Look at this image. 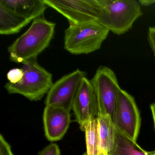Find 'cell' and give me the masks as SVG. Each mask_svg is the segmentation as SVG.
Instances as JSON below:
<instances>
[{
	"mask_svg": "<svg viewBox=\"0 0 155 155\" xmlns=\"http://www.w3.org/2000/svg\"><path fill=\"white\" fill-rule=\"evenodd\" d=\"M55 27V23L43 17L34 20L27 31L8 48L11 61L23 64L37 59L50 44Z\"/></svg>",
	"mask_w": 155,
	"mask_h": 155,
	"instance_id": "1",
	"label": "cell"
},
{
	"mask_svg": "<svg viewBox=\"0 0 155 155\" xmlns=\"http://www.w3.org/2000/svg\"><path fill=\"white\" fill-rule=\"evenodd\" d=\"M100 8L98 22L117 35L125 34L142 14L136 0H97Z\"/></svg>",
	"mask_w": 155,
	"mask_h": 155,
	"instance_id": "2",
	"label": "cell"
},
{
	"mask_svg": "<svg viewBox=\"0 0 155 155\" xmlns=\"http://www.w3.org/2000/svg\"><path fill=\"white\" fill-rule=\"evenodd\" d=\"M109 32L98 21L69 25L65 31L64 48L73 55L92 53L101 48Z\"/></svg>",
	"mask_w": 155,
	"mask_h": 155,
	"instance_id": "3",
	"label": "cell"
},
{
	"mask_svg": "<svg viewBox=\"0 0 155 155\" xmlns=\"http://www.w3.org/2000/svg\"><path fill=\"white\" fill-rule=\"evenodd\" d=\"M22 64V80L16 84L8 82L5 89L10 94H19L31 101L41 100L53 85L52 74L40 66L37 59Z\"/></svg>",
	"mask_w": 155,
	"mask_h": 155,
	"instance_id": "4",
	"label": "cell"
},
{
	"mask_svg": "<svg viewBox=\"0 0 155 155\" xmlns=\"http://www.w3.org/2000/svg\"><path fill=\"white\" fill-rule=\"evenodd\" d=\"M47 7L56 10L78 25L98 21L100 8L97 0H43Z\"/></svg>",
	"mask_w": 155,
	"mask_h": 155,
	"instance_id": "5",
	"label": "cell"
},
{
	"mask_svg": "<svg viewBox=\"0 0 155 155\" xmlns=\"http://www.w3.org/2000/svg\"><path fill=\"white\" fill-rule=\"evenodd\" d=\"M91 81L96 93L98 110L106 111L113 120L119 93L121 89L116 74L110 68L100 66Z\"/></svg>",
	"mask_w": 155,
	"mask_h": 155,
	"instance_id": "6",
	"label": "cell"
},
{
	"mask_svg": "<svg viewBox=\"0 0 155 155\" xmlns=\"http://www.w3.org/2000/svg\"><path fill=\"white\" fill-rule=\"evenodd\" d=\"M113 121L117 129L137 142L141 125L140 114L134 97L124 90L119 93Z\"/></svg>",
	"mask_w": 155,
	"mask_h": 155,
	"instance_id": "7",
	"label": "cell"
},
{
	"mask_svg": "<svg viewBox=\"0 0 155 155\" xmlns=\"http://www.w3.org/2000/svg\"><path fill=\"white\" fill-rule=\"evenodd\" d=\"M86 76V72L79 69L63 76L53 83L47 94L46 106L61 108L71 111L81 80Z\"/></svg>",
	"mask_w": 155,
	"mask_h": 155,
	"instance_id": "8",
	"label": "cell"
},
{
	"mask_svg": "<svg viewBox=\"0 0 155 155\" xmlns=\"http://www.w3.org/2000/svg\"><path fill=\"white\" fill-rule=\"evenodd\" d=\"M80 129L84 131L86 124L97 117V101L94 87L87 77L81 80L72 104V110Z\"/></svg>",
	"mask_w": 155,
	"mask_h": 155,
	"instance_id": "9",
	"label": "cell"
},
{
	"mask_svg": "<svg viewBox=\"0 0 155 155\" xmlns=\"http://www.w3.org/2000/svg\"><path fill=\"white\" fill-rule=\"evenodd\" d=\"M44 132L49 141L60 140L67 133L71 122L70 111L61 108L46 106L43 114Z\"/></svg>",
	"mask_w": 155,
	"mask_h": 155,
	"instance_id": "10",
	"label": "cell"
},
{
	"mask_svg": "<svg viewBox=\"0 0 155 155\" xmlns=\"http://www.w3.org/2000/svg\"><path fill=\"white\" fill-rule=\"evenodd\" d=\"M0 6L31 21L43 17L48 7L43 0H1Z\"/></svg>",
	"mask_w": 155,
	"mask_h": 155,
	"instance_id": "11",
	"label": "cell"
},
{
	"mask_svg": "<svg viewBox=\"0 0 155 155\" xmlns=\"http://www.w3.org/2000/svg\"><path fill=\"white\" fill-rule=\"evenodd\" d=\"M99 123L101 150L108 153L113 147L116 137V127L111 116L104 110H98Z\"/></svg>",
	"mask_w": 155,
	"mask_h": 155,
	"instance_id": "12",
	"label": "cell"
},
{
	"mask_svg": "<svg viewBox=\"0 0 155 155\" xmlns=\"http://www.w3.org/2000/svg\"><path fill=\"white\" fill-rule=\"evenodd\" d=\"M31 21L0 6V34H17L31 22Z\"/></svg>",
	"mask_w": 155,
	"mask_h": 155,
	"instance_id": "13",
	"label": "cell"
},
{
	"mask_svg": "<svg viewBox=\"0 0 155 155\" xmlns=\"http://www.w3.org/2000/svg\"><path fill=\"white\" fill-rule=\"evenodd\" d=\"M108 155H150L137 142L130 138L116 127V137L113 147Z\"/></svg>",
	"mask_w": 155,
	"mask_h": 155,
	"instance_id": "14",
	"label": "cell"
},
{
	"mask_svg": "<svg viewBox=\"0 0 155 155\" xmlns=\"http://www.w3.org/2000/svg\"><path fill=\"white\" fill-rule=\"evenodd\" d=\"M83 131L85 133L87 149L83 155H100L101 147L97 117L86 124Z\"/></svg>",
	"mask_w": 155,
	"mask_h": 155,
	"instance_id": "15",
	"label": "cell"
},
{
	"mask_svg": "<svg viewBox=\"0 0 155 155\" xmlns=\"http://www.w3.org/2000/svg\"><path fill=\"white\" fill-rule=\"evenodd\" d=\"M24 73L22 69L15 68L12 69L7 73V79L9 82L12 84L19 83L22 80Z\"/></svg>",
	"mask_w": 155,
	"mask_h": 155,
	"instance_id": "16",
	"label": "cell"
},
{
	"mask_svg": "<svg viewBox=\"0 0 155 155\" xmlns=\"http://www.w3.org/2000/svg\"><path fill=\"white\" fill-rule=\"evenodd\" d=\"M38 155H61V153L59 146L52 143L46 146Z\"/></svg>",
	"mask_w": 155,
	"mask_h": 155,
	"instance_id": "17",
	"label": "cell"
},
{
	"mask_svg": "<svg viewBox=\"0 0 155 155\" xmlns=\"http://www.w3.org/2000/svg\"><path fill=\"white\" fill-rule=\"evenodd\" d=\"M0 155H14L10 145L2 134L0 135Z\"/></svg>",
	"mask_w": 155,
	"mask_h": 155,
	"instance_id": "18",
	"label": "cell"
},
{
	"mask_svg": "<svg viewBox=\"0 0 155 155\" xmlns=\"http://www.w3.org/2000/svg\"><path fill=\"white\" fill-rule=\"evenodd\" d=\"M147 40L155 58V27L149 28L147 32Z\"/></svg>",
	"mask_w": 155,
	"mask_h": 155,
	"instance_id": "19",
	"label": "cell"
},
{
	"mask_svg": "<svg viewBox=\"0 0 155 155\" xmlns=\"http://www.w3.org/2000/svg\"><path fill=\"white\" fill-rule=\"evenodd\" d=\"M138 2L140 6L143 7H147L155 3V1L154 0H140Z\"/></svg>",
	"mask_w": 155,
	"mask_h": 155,
	"instance_id": "20",
	"label": "cell"
},
{
	"mask_svg": "<svg viewBox=\"0 0 155 155\" xmlns=\"http://www.w3.org/2000/svg\"><path fill=\"white\" fill-rule=\"evenodd\" d=\"M150 109L152 113V117H153V121H154V127L155 128V105L153 103L150 106Z\"/></svg>",
	"mask_w": 155,
	"mask_h": 155,
	"instance_id": "21",
	"label": "cell"
},
{
	"mask_svg": "<svg viewBox=\"0 0 155 155\" xmlns=\"http://www.w3.org/2000/svg\"><path fill=\"white\" fill-rule=\"evenodd\" d=\"M100 155H108V154L107 152L103 151V150H101Z\"/></svg>",
	"mask_w": 155,
	"mask_h": 155,
	"instance_id": "22",
	"label": "cell"
},
{
	"mask_svg": "<svg viewBox=\"0 0 155 155\" xmlns=\"http://www.w3.org/2000/svg\"><path fill=\"white\" fill-rule=\"evenodd\" d=\"M150 155H155V150L154 151H149Z\"/></svg>",
	"mask_w": 155,
	"mask_h": 155,
	"instance_id": "23",
	"label": "cell"
},
{
	"mask_svg": "<svg viewBox=\"0 0 155 155\" xmlns=\"http://www.w3.org/2000/svg\"><path fill=\"white\" fill-rule=\"evenodd\" d=\"M154 104H155V103H154Z\"/></svg>",
	"mask_w": 155,
	"mask_h": 155,
	"instance_id": "24",
	"label": "cell"
}]
</instances>
